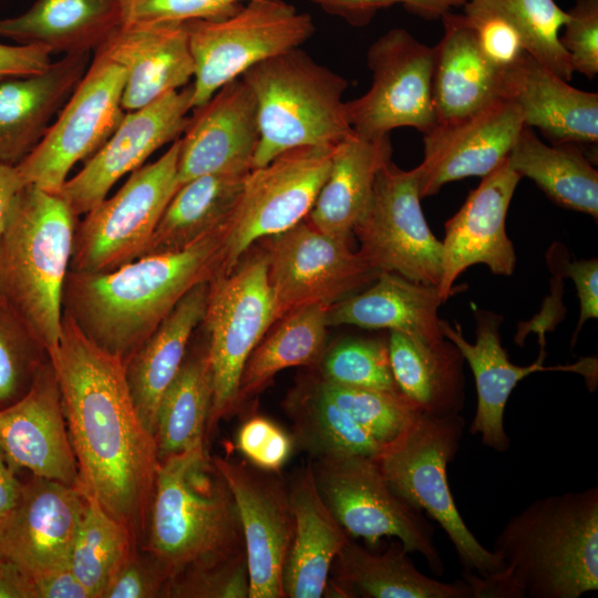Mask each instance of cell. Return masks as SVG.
<instances>
[{
    "instance_id": "obj_13",
    "label": "cell",
    "mask_w": 598,
    "mask_h": 598,
    "mask_svg": "<svg viewBox=\"0 0 598 598\" xmlns=\"http://www.w3.org/2000/svg\"><path fill=\"white\" fill-rule=\"evenodd\" d=\"M124 69L97 48L38 146L19 164L25 185L59 193L73 166L86 161L122 121Z\"/></svg>"
},
{
    "instance_id": "obj_4",
    "label": "cell",
    "mask_w": 598,
    "mask_h": 598,
    "mask_svg": "<svg viewBox=\"0 0 598 598\" xmlns=\"http://www.w3.org/2000/svg\"><path fill=\"white\" fill-rule=\"evenodd\" d=\"M79 217L59 195L25 185L0 241V303L47 351L62 330V295Z\"/></svg>"
},
{
    "instance_id": "obj_50",
    "label": "cell",
    "mask_w": 598,
    "mask_h": 598,
    "mask_svg": "<svg viewBox=\"0 0 598 598\" xmlns=\"http://www.w3.org/2000/svg\"><path fill=\"white\" fill-rule=\"evenodd\" d=\"M330 16L338 17L353 27L369 24L382 9L401 4L410 13L425 20L441 19L445 13L461 8L466 0H310Z\"/></svg>"
},
{
    "instance_id": "obj_47",
    "label": "cell",
    "mask_w": 598,
    "mask_h": 598,
    "mask_svg": "<svg viewBox=\"0 0 598 598\" xmlns=\"http://www.w3.org/2000/svg\"><path fill=\"white\" fill-rule=\"evenodd\" d=\"M249 0H116L121 24L185 23L219 19Z\"/></svg>"
},
{
    "instance_id": "obj_28",
    "label": "cell",
    "mask_w": 598,
    "mask_h": 598,
    "mask_svg": "<svg viewBox=\"0 0 598 598\" xmlns=\"http://www.w3.org/2000/svg\"><path fill=\"white\" fill-rule=\"evenodd\" d=\"M295 534L283 571L289 598H320L326 594L332 564L350 536L334 518L318 491L311 463L288 484Z\"/></svg>"
},
{
    "instance_id": "obj_2",
    "label": "cell",
    "mask_w": 598,
    "mask_h": 598,
    "mask_svg": "<svg viewBox=\"0 0 598 598\" xmlns=\"http://www.w3.org/2000/svg\"><path fill=\"white\" fill-rule=\"evenodd\" d=\"M224 237L225 226L184 249L144 255L110 272L69 270L63 313L125 362L192 288L220 272Z\"/></svg>"
},
{
    "instance_id": "obj_39",
    "label": "cell",
    "mask_w": 598,
    "mask_h": 598,
    "mask_svg": "<svg viewBox=\"0 0 598 598\" xmlns=\"http://www.w3.org/2000/svg\"><path fill=\"white\" fill-rule=\"evenodd\" d=\"M327 308L324 305L305 306L272 324L245 364L237 411L281 370L318 365L327 349Z\"/></svg>"
},
{
    "instance_id": "obj_35",
    "label": "cell",
    "mask_w": 598,
    "mask_h": 598,
    "mask_svg": "<svg viewBox=\"0 0 598 598\" xmlns=\"http://www.w3.org/2000/svg\"><path fill=\"white\" fill-rule=\"evenodd\" d=\"M120 24L116 0H35L22 14L0 19V38L78 54L95 51Z\"/></svg>"
},
{
    "instance_id": "obj_48",
    "label": "cell",
    "mask_w": 598,
    "mask_h": 598,
    "mask_svg": "<svg viewBox=\"0 0 598 598\" xmlns=\"http://www.w3.org/2000/svg\"><path fill=\"white\" fill-rule=\"evenodd\" d=\"M236 448L258 468L280 472L293 452L291 434L266 416L247 417L237 431Z\"/></svg>"
},
{
    "instance_id": "obj_30",
    "label": "cell",
    "mask_w": 598,
    "mask_h": 598,
    "mask_svg": "<svg viewBox=\"0 0 598 598\" xmlns=\"http://www.w3.org/2000/svg\"><path fill=\"white\" fill-rule=\"evenodd\" d=\"M435 286L381 271L362 289L327 308V324L355 326L368 330L401 331L427 340L444 338Z\"/></svg>"
},
{
    "instance_id": "obj_15",
    "label": "cell",
    "mask_w": 598,
    "mask_h": 598,
    "mask_svg": "<svg viewBox=\"0 0 598 598\" xmlns=\"http://www.w3.org/2000/svg\"><path fill=\"white\" fill-rule=\"evenodd\" d=\"M433 60V48L405 29L394 28L378 38L367 53L371 86L344 104L353 133L377 138L401 127L431 130L436 123Z\"/></svg>"
},
{
    "instance_id": "obj_5",
    "label": "cell",
    "mask_w": 598,
    "mask_h": 598,
    "mask_svg": "<svg viewBox=\"0 0 598 598\" xmlns=\"http://www.w3.org/2000/svg\"><path fill=\"white\" fill-rule=\"evenodd\" d=\"M145 546L169 580L246 553L234 495L206 448L161 461Z\"/></svg>"
},
{
    "instance_id": "obj_49",
    "label": "cell",
    "mask_w": 598,
    "mask_h": 598,
    "mask_svg": "<svg viewBox=\"0 0 598 598\" xmlns=\"http://www.w3.org/2000/svg\"><path fill=\"white\" fill-rule=\"evenodd\" d=\"M567 12L559 40L574 72L594 79L598 73V0H576Z\"/></svg>"
},
{
    "instance_id": "obj_9",
    "label": "cell",
    "mask_w": 598,
    "mask_h": 598,
    "mask_svg": "<svg viewBox=\"0 0 598 598\" xmlns=\"http://www.w3.org/2000/svg\"><path fill=\"white\" fill-rule=\"evenodd\" d=\"M186 25L195 64L192 110L255 64L299 48L316 31L312 17L285 0H249L227 17Z\"/></svg>"
},
{
    "instance_id": "obj_11",
    "label": "cell",
    "mask_w": 598,
    "mask_h": 598,
    "mask_svg": "<svg viewBox=\"0 0 598 598\" xmlns=\"http://www.w3.org/2000/svg\"><path fill=\"white\" fill-rule=\"evenodd\" d=\"M178 155L179 138L78 220L69 270L110 272L142 256L178 188Z\"/></svg>"
},
{
    "instance_id": "obj_7",
    "label": "cell",
    "mask_w": 598,
    "mask_h": 598,
    "mask_svg": "<svg viewBox=\"0 0 598 598\" xmlns=\"http://www.w3.org/2000/svg\"><path fill=\"white\" fill-rule=\"evenodd\" d=\"M465 425L461 414L422 413L373 457L390 486L446 533L463 571L486 576L498 571L501 561L466 526L447 482V464L460 450Z\"/></svg>"
},
{
    "instance_id": "obj_32",
    "label": "cell",
    "mask_w": 598,
    "mask_h": 598,
    "mask_svg": "<svg viewBox=\"0 0 598 598\" xmlns=\"http://www.w3.org/2000/svg\"><path fill=\"white\" fill-rule=\"evenodd\" d=\"M441 21L443 34L433 47L436 123L461 118L501 97V71L482 54L464 13L451 11Z\"/></svg>"
},
{
    "instance_id": "obj_52",
    "label": "cell",
    "mask_w": 598,
    "mask_h": 598,
    "mask_svg": "<svg viewBox=\"0 0 598 598\" xmlns=\"http://www.w3.org/2000/svg\"><path fill=\"white\" fill-rule=\"evenodd\" d=\"M484 58L498 71L513 64L525 52L517 30L501 16L464 12Z\"/></svg>"
},
{
    "instance_id": "obj_57",
    "label": "cell",
    "mask_w": 598,
    "mask_h": 598,
    "mask_svg": "<svg viewBox=\"0 0 598 598\" xmlns=\"http://www.w3.org/2000/svg\"><path fill=\"white\" fill-rule=\"evenodd\" d=\"M24 186L17 166L0 163V241L12 205Z\"/></svg>"
},
{
    "instance_id": "obj_44",
    "label": "cell",
    "mask_w": 598,
    "mask_h": 598,
    "mask_svg": "<svg viewBox=\"0 0 598 598\" xmlns=\"http://www.w3.org/2000/svg\"><path fill=\"white\" fill-rule=\"evenodd\" d=\"M319 377L340 385L400 391L392 374L388 337H348L326 349Z\"/></svg>"
},
{
    "instance_id": "obj_12",
    "label": "cell",
    "mask_w": 598,
    "mask_h": 598,
    "mask_svg": "<svg viewBox=\"0 0 598 598\" xmlns=\"http://www.w3.org/2000/svg\"><path fill=\"white\" fill-rule=\"evenodd\" d=\"M333 148H293L250 169L225 225L219 274L230 272L258 240L307 218L329 174Z\"/></svg>"
},
{
    "instance_id": "obj_18",
    "label": "cell",
    "mask_w": 598,
    "mask_h": 598,
    "mask_svg": "<svg viewBox=\"0 0 598 598\" xmlns=\"http://www.w3.org/2000/svg\"><path fill=\"white\" fill-rule=\"evenodd\" d=\"M190 101L192 83L125 112L113 133L59 192L74 215H85L107 197L124 175L143 166L164 145L178 140L188 123Z\"/></svg>"
},
{
    "instance_id": "obj_24",
    "label": "cell",
    "mask_w": 598,
    "mask_h": 598,
    "mask_svg": "<svg viewBox=\"0 0 598 598\" xmlns=\"http://www.w3.org/2000/svg\"><path fill=\"white\" fill-rule=\"evenodd\" d=\"M476 320L475 341L468 342L460 324L452 327L442 320L443 336L452 341L472 370L477 404L470 425L472 435H480L482 443L499 453L509 448L511 439L505 431L504 414L511 393L518 382L535 372L569 371L594 380L596 359L580 360L567 365H544L545 352L529 365H517L508 359L502 346L499 327L503 317L492 311L474 309Z\"/></svg>"
},
{
    "instance_id": "obj_29",
    "label": "cell",
    "mask_w": 598,
    "mask_h": 598,
    "mask_svg": "<svg viewBox=\"0 0 598 598\" xmlns=\"http://www.w3.org/2000/svg\"><path fill=\"white\" fill-rule=\"evenodd\" d=\"M332 567L334 577L326 590L332 597L474 598L465 579L443 582L422 574L398 539L378 554L350 537Z\"/></svg>"
},
{
    "instance_id": "obj_36",
    "label": "cell",
    "mask_w": 598,
    "mask_h": 598,
    "mask_svg": "<svg viewBox=\"0 0 598 598\" xmlns=\"http://www.w3.org/2000/svg\"><path fill=\"white\" fill-rule=\"evenodd\" d=\"M248 173L207 174L182 184L166 206L142 256L184 249L225 226Z\"/></svg>"
},
{
    "instance_id": "obj_38",
    "label": "cell",
    "mask_w": 598,
    "mask_h": 598,
    "mask_svg": "<svg viewBox=\"0 0 598 598\" xmlns=\"http://www.w3.org/2000/svg\"><path fill=\"white\" fill-rule=\"evenodd\" d=\"M213 401V370L206 337L188 347L183 364L161 399L154 437L159 461L206 448Z\"/></svg>"
},
{
    "instance_id": "obj_54",
    "label": "cell",
    "mask_w": 598,
    "mask_h": 598,
    "mask_svg": "<svg viewBox=\"0 0 598 598\" xmlns=\"http://www.w3.org/2000/svg\"><path fill=\"white\" fill-rule=\"evenodd\" d=\"M51 52L41 45L0 43V82L44 72L53 62Z\"/></svg>"
},
{
    "instance_id": "obj_33",
    "label": "cell",
    "mask_w": 598,
    "mask_h": 598,
    "mask_svg": "<svg viewBox=\"0 0 598 598\" xmlns=\"http://www.w3.org/2000/svg\"><path fill=\"white\" fill-rule=\"evenodd\" d=\"M391 156L390 135L367 138L352 133L334 146L329 174L306 219L327 235L351 239L377 174Z\"/></svg>"
},
{
    "instance_id": "obj_26",
    "label": "cell",
    "mask_w": 598,
    "mask_h": 598,
    "mask_svg": "<svg viewBox=\"0 0 598 598\" xmlns=\"http://www.w3.org/2000/svg\"><path fill=\"white\" fill-rule=\"evenodd\" d=\"M499 95L553 144H597L598 94L571 86L528 53L501 71Z\"/></svg>"
},
{
    "instance_id": "obj_27",
    "label": "cell",
    "mask_w": 598,
    "mask_h": 598,
    "mask_svg": "<svg viewBox=\"0 0 598 598\" xmlns=\"http://www.w3.org/2000/svg\"><path fill=\"white\" fill-rule=\"evenodd\" d=\"M91 62L65 54L42 73L0 82V163L19 165L40 143Z\"/></svg>"
},
{
    "instance_id": "obj_3",
    "label": "cell",
    "mask_w": 598,
    "mask_h": 598,
    "mask_svg": "<svg viewBox=\"0 0 598 598\" xmlns=\"http://www.w3.org/2000/svg\"><path fill=\"white\" fill-rule=\"evenodd\" d=\"M492 550L501 569L462 573L474 598H579L598 590V487L538 498L512 516Z\"/></svg>"
},
{
    "instance_id": "obj_31",
    "label": "cell",
    "mask_w": 598,
    "mask_h": 598,
    "mask_svg": "<svg viewBox=\"0 0 598 598\" xmlns=\"http://www.w3.org/2000/svg\"><path fill=\"white\" fill-rule=\"evenodd\" d=\"M208 288L209 281L192 288L124 362L134 404L153 434L161 399L178 373L192 337L203 321Z\"/></svg>"
},
{
    "instance_id": "obj_10",
    "label": "cell",
    "mask_w": 598,
    "mask_h": 598,
    "mask_svg": "<svg viewBox=\"0 0 598 598\" xmlns=\"http://www.w3.org/2000/svg\"><path fill=\"white\" fill-rule=\"evenodd\" d=\"M310 463L321 498L350 537L369 546L394 537L409 553L422 555L433 574L444 573L433 526L390 486L373 456L337 455Z\"/></svg>"
},
{
    "instance_id": "obj_46",
    "label": "cell",
    "mask_w": 598,
    "mask_h": 598,
    "mask_svg": "<svg viewBox=\"0 0 598 598\" xmlns=\"http://www.w3.org/2000/svg\"><path fill=\"white\" fill-rule=\"evenodd\" d=\"M167 597L248 598L249 571L246 553L205 566H194L174 576Z\"/></svg>"
},
{
    "instance_id": "obj_20",
    "label": "cell",
    "mask_w": 598,
    "mask_h": 598,
    "mask_svg": "<svg viewBox=\"0 0 598 598\" xmlns=\"http://www.w3.org/2000/svg\"><path fill=\"white\" fill-rule=\"evenodd\" d=\"M520 176L508 157L482 177L461 208L445 223L442 243V278L437 287L444 301L454 292V281L468 267L487 266L494 275L511 276L516 254L506 233V216Z\"/></svg>"
},
{
    "instance_id": "obj_17",
    "label": "cell",
    "mask_w": 598,
    "mask_h": 598,
    "mask_svg": "<svg viewBox=\"0 0 598 598\" xmlns=\"http://www.w3.org/2000/svg\"><path fill=\"white\" fill-rule=\"evenodd\" d=\"M237 505L245 539L248 598H283V571L295 534L288 484L280 472L214 456Z\"/></svg>"
},
{
    "instance_id": "obj_19",
    "label": "cell",
    "mask_w": 598,
    "mask_h": 598,
    "mask_svg": "<svg viewBox=\"0 0 598 598\" xmlns=\"http://www.w3.org/2000/svg\"><path fill=\"white\" fill-rule=\"evenodd\" d=\"M525 126L519 107L497 97L457 120L435 123L423 133V159L414 167L421 198L447 183L484 177L509 155Z\"/></svg>"
},
{
    "instance_id": "obj_56",
    "label": "cell",
    "mask_w": 598,
    "mask_h": 598,
    "mask_svg": "<svg viewBox=\"0 0 598 598\" xmlns=\"http://www.w3.org/2000/svg\"><path fill=\"white\" fill-rule=\"evenodd\" d=\"M0 598H37L31 576L3 556L0 558Z\"/></svg>"
},
{
    "instance_id": "obj_16",
    "label": "cell",
    "mask_w": 598,
    "mask_h": 598,
    "mask_svg": "<svg viewBox=\"0 0 598 598\" xmlns=\"http://www.w3.org/2000/svg\"><path fill=\"white\" fill-rule=\"evenodd\" d=\"M264 250L279 318L305 306L329 307L380 274L353 249L351 239L327 235L307 219L269 237Z\"/></svg>"
},
{
    "instance_id": "obj_55",
    "label": "cell",
    "mask_w": 598,
    "mask_h": 598,
    "mask_svg": "<svg viewBox=\"0 0 598 598\" xmlns=\"http://www.w3.org/2000/svg\"><path fill=\"white\" fill-rule=\"evenodd\" d=\"M37 598H91L70 566L32 577Z\"/></svg>"
},
{
    "instance_id": "obj_42",
    "label": "cell",
    "mask_w": 598,
    "mask_h": 598,
    "mask_svg": "<svg viewBox=\"0 0 598 598\" xmlns=\"http://www.w3.org/2000/svg\"><path fill=\"white\" fill-rule=\"evenodd\" d=\"M86 505L70 557V568L91 598H102L120 564L136 549L127 528L107 514L92 497Z\"/></svg>"
},
{
    "instance_id": "obj_22",
    "label": "cell",
    "mask_w": 598,
    "mask_h": 598,
    "mask_svg": "<svg viewBox=\"0 0 598 598\" xmlns=\"http://www.w3.org/2000/svg\"><path fill=\"white\" fill-rule=\"evenodd\" d=\"M0 447L16 471L78 487V464L50 359L20 399L0 408Z\"/></svg>"
},
{
    "instance_id": "obj_59",
    "label": "cell",
    "mask_w": 598,
    "mask_h": 598,
    "mask_svg": "<svg viewBox=\"0 0 598 598\" xmlns=\"http://www.w3.org/2000/svg\"><path fill=\"white\" fill-rule=\"evenodd\" d=\"M0 558H1V555H0Z\"/></svg>"
},
{
    "instance_id": "obj_25",
    "label": "cell",
    "mask_w": 598,
    "mask_h": 598,
    "mask_svg": "<svg viewBox=\"0 0 598 598\" xmlns=\"http://www.w3.org/2000/svg\"><path fill=\"white\" fill-rule=\"evenodd\" d=\"M99 48L125 71V112L181 90L194 79L186 22L120 24Z\"/></svg>"
},
{
    "instance_id": "obj_45",
    "label": "cell",
    "mask_w": 598,
    "mask_h": 598,
    "mask_svg": "<svg viewBox=\"0 0 598 598\" xmlns=\"http://www.w3.org/2000/svg\"><path fill=\"white\" fill-rule=\"evenodd\" d=\"M49 359L24 324L0 303V408L22 396Z\"/></svg>"
},
{
    "instance_id": "obj_8",
    "label": "cell",
    "mask_w": 598,
    "mask_h": 598,
    "mask_svg": "<svg viewBox=\"0 0 598 598\" xmlns=\"http://www.w3.org/2000/svg\"><path fill=\"white\" fill-rule=\"evenodd\" d=\"M279 319L268 279L265 250L244 256L228 274L209 281L202 326L213 370V401L206 444L218 423L237 412L245 364L264 336Z\"/></svg>"
},
{
    "instance_id": "obj_37",
    "label": "cell",
    "mask_w": 598,
    "mask_h": 598,
    "mask_svg": "<svg viewBox=\"0 0 598 598\" xmlns=\"http://www.w3.org/2000/svg\"><path fill=\"white\" fill-rule=\"evenodd\" d=\"M508 162L557 205L598 218V172L579 144L547 145L524 126Z\"/></svg>"
},
{
    "instance_id": "obj_1",
    "label": "cell",
    "mask_w": 598,
    "mask_h": 598,
    "mask_svg": "<svg viewBox=\"0 0 598 598\" xmlns=\"http://www.w3.org/2000/svg\"><path fill=\"white\" fill-rule=\"evenodd\" d=\"M78 464V488L138 542L147 534L161 461L134 404L124 361L89 340L62 312L50 358Z\"/></svg>"
},
{
    "instance_id": "obj_21",
    "label": "cell",
    "mask_w": 598,
    "mask_h": 598,
    "mask_svg": "<svg viewBox=\"0 0 598 598\" xmlns=\"http://www.w3.org/2000/svg\"><path fill=\"white\" fill-rule=\"evenodd\" d=\"M85 505L78 487L33 476L0 524V555L31 578L69 567Z\"/></svg>"
},
{
    "instance_id": "obj_14",
    "label": "cell",
    "mask_w": 598,
    "mask_h": 598,
    "mask_svg": "<svg viewBox=\"0 0 598 598\" xmlns=\"http://www.w3.org/2000/svg\"><path fill=\"white\" fill-rule=\"evenodd\" d=\"M421 199L414 169L404 171L389 161L377 174L353 236L359 252L377 271L439 287L442 243L426 223Z\"/></svg>"
},
{
    "instance_id": "obj_6",
    "label": "cell",
    "mask_w": 598,
    "mask_h": 598,
    "mask_svg": "<svg viewBox=\"0 0 598 598\" xmlns=\"http://www.w3.org/2000/svg\"><path fill=\"white\" fill-rule=\"evenodd\" d=\"M240 79L257 103L254 167L298 147L333 148L353 133L342 100L348 81L300 47L255 64Z\"/></svg>"
},
{
    "instance_id": "obj_41",
    "label": "cell",
    "mask_w": 598,
    "mask_h": 598,
    "mask_svg": "<svg viewBox=\"0 0 598 598\" xmlns=\"http://www.w3.org/2000/svg\"><path fill=\"white\" fill-rule=\"evenodd\" d=\"M463 9L503 17L519 33L526 53L558 76L571 80L570 56L559 40L568 12L555 0H466Z\"/></svg>"
},
{
    "instance_id": "obj_23",
    "label": "cell",
    "mask_w": 598,
    "mask_h": 598,
    "mask_svg": "<svg viewBox=\"0 0 598 598\" xmlns=\"http://www.w3.org/2000/svg\"><path fill=\"white\" fill-rule=\"evenodd\" d=\"M192 111L179 137L178 187L207 174L252 169L259 142L257 103L240 78Z\"/></svg>"
},
{
    "instance_id": "obj_58",
    "label": "cell",
    "mask_w": 598,
    "mask_h": 598,
    "mask_svg": "<svg viewBox=\"0 0 598 598\" xmlns=\"http://www.w3.org/2000/svg\"><path fill=\"white\" fill-rule=\"evenodd\" d=\"M16 470L0 447V524L16 507L22 484L17 480Z\"/></svg>"
},
{
    "instance_id": "obj_40",
    "label": "cell",
    "mask_w": 598,
    "mask_h": 598,
    "mask_svg": "<svg viewBox=\"0 0 598 598\" xmlns=\"http://www.w3.org/2000/svg\"><path fill=\"white\" fill-rule=\"evenodd\" d=\"M282 405L292 424L295 447L312 458L375 456L383 446L319 389L315 377L300 382Z\"/></svg>"
},
{
    "instance_id": "obj_43",
    "label": "cell",
    "mask_w": 598,
    "mask_h": 598,
    "mask_svg": "<svg viewBox=\"0 0 598 598\" xmlns=\"http://www.w3.org/2000/svg\"><path fill=\"white\" fill-rule=\"evenodd\" d=\"M319 389L381 445L399 436L422 414L401 391L354 388L315 377Z\"/></svg>"
},
{
    "instance_id": "obj_51",
    "label": "cell",
    "mask_w": 598,
    "mask_h": 598,
    "mask_svg": "<svg viewBox=\"0 0 598 598\" xmlns=\"http://www.w3.org/2000/svg\"><path fill=\"white\" fill-rule=\"evenodd\" d=\"M138 558L134 549L110 577L102 598H151L166 596L168 575L150 554Z\"/></svg>"
},
{
    "instance_id": "obj_53",
    "label": "cell",
    "mask_w": 598,
    "mask_h": 598,
    "mask_svg": "<svg viewBox=\"0 0 598 598\" xmlns=\"http://www.w3.org/2000/svg\"><path fill=\"white\" fill-rule=\"evenodd\" d=\"M564 275L569 277L577 290L580 313L571 344L588 319L598 318V260L580 259L564 265Z\"/></svg>"
},
{
    "instance_id": "obj_34",
    "label": "cell",
    "mask_w": 598,
    "mask_h": 598,
    "mask_svg": "<svg viewBox=\"0 0 598 598\" xmlns=\"http://www.w3.org/2000/svg\"><path fill=\"white\" fill-rule=\"evenodd\" d=\"M388 346L399 390L423 414H460L465 401L464 358L452 341L389 331Z\"/></svg>"
}]
</instances>
